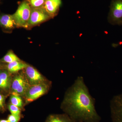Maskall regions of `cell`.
I'll return each instance as SVG.
<instances>
[{
	"mask_svg": "<svg viewBox=\"0 0 122 122\" xmlns=\"http://www.w3.org/2000/svg\"><path fill=\"white\" fill-rule=\"evenodd\" d=\"M110 110L112 122H122V93L112 99Z\"/></svg>",
	"mask_w": 122,
	"mask_h": 122,
	"instance_id": "obj_7",
	"label": "cell"
},
{
	"mask_svg": "<svg viewBox=\"0 0 122 122\" xmlns=\"http://www.w3.org/2000/svg\"><path fill=\"white\" fill-rule=\"evenodd\" d=\"M12 77L11 74L6 69H0V91L8 92L11 90Z\"/></svg>",
	"mask_w": 122,
	"mask_h": 122,
	"instance_id": "obj_9",
	"label": "cell"
},
{
	"mask_svg": "<svg viewBox=\"0 0 122 122\" xmlns=\"http://www.w3.org/2000/svg\"><path fill=\"white\" fill-rule=\"evenodd\" d=\"M107 20L111 25H122V0L112 1Z\"/></svg>",
	"mask_w": 122,
	"mask_h": 122,
	"instance_id": "obj_5",
	"label": "cell"
},
{
	"mask_svg": "<svg viewBox=\"0 0 122 122\" xmlns=\"http://www.w3.org/2000/svg\"><path fill=\"white\" fill-rule=\"evenodd\" d=\"M0 27L5 32H10L17 27L12 15L1 14H0Z\"/></svg>",
	"mask_w": 122,
	"mask_h": 122,
	"instance_id": "obj_10",
	"label": "cell"
},
{
	"mask_svg": "<svg viewBox=\"0 0 122 122\" xmlns=\"http://www.w3.org/2000/svg\"><path fill=\"white\" fill-rule=\"evenodd\" d=\"M30 86L25 74L18 73L12 78L11 87L12 94L25 97Z\"/></svg>",
	"mask_w": 122,
	"mask_h": 122,
	"instance_id": "obj_3",
	"label": "cell"
},
{
	"mask_svg": "<svg viewBox=\"0 0 122 122\" xmlns=\"http://www.w3.org/2000/svg\"><path fill=\"white\" fill-rule=\"evenodd\" d=\"M25 69L24 73L30 85H37L49 81L33 66L28 65Z\"/></svg>",
	"mask_w": 122,
	"mask_h": 122,
	"instance_id": "obj_8",
	"label": "cell"
},
{
	"mask_svg": "<svg viewBox=\"0 0 122 122\" xmlns=\"http://www.w3.org/2000/svg\"><path fill=\"white\" fill-rule=\"evenodd\" d=\"M3 68V65H2V62L0 61V69H3V68Z\"/></svg>",
	"mask_w": 122,
	"mask_h": 122,
	"instance_id": "obj_21",
	"label": "cell"
},
{
	"mask_svg": "<svg viewBox=\"0 0 122 122\" xmlns=\"http://www.w3.org/2000/svg\"></svg>",
	"mask_w": 122,
	"mask_h": 122,
	"instance_id": "obj_22",
	"label": "cell"
},
{
	"mask_svg": "<svg viewBox=\"0 0 122 122\" xmlns=\"http://www.w3.org/2000/svg\"><path fill=\"white\" fill-rule=\"evenodd\" d=\"M6 96L0 93V110L4 111L5 109Z\"/></svg>",
	"mask_w": 122,
	"mask_h": 122,
	"instance_id": "obj_19",
	"label": "cell"
},
{
	"mask_svg": "<svg viewBox=\"0 0 122 122\" xmlns=\"http://www.w3.org/2000/svg\"><path fill=\"white\" fill-rule=\"evenodd\" d=\"M61 4V0H45L43 8L51 17L53 18L58 13Z\"/></svg>",
	"mask_w": 122,
	"mask_h": 122,
	"instance_id": "obj_11",
	"label": "cell"
},
{
	"mask_svg": "<svg viewBox=\"0 0 122 122\" xmlns=\"http://www.w3.org/2000/svg\"><path fill=\"white\" fill-rule=\"evenodd\" d=\"M52 18L44 8H32L30 17L28 23V29L38 25Z\"/></svg>",
	"mask_w": 122,
	"mask_h": 122,
	"instance_id": "obj_6",
	"label": "cell"
},
{
	"mask_svg": "<svg viewBox=\"0 0 122 122\" xmlns=\"http://www.w3.org/2000/svg\"><path fill=\"white\" fill-rule=\"evenodd\" d=\"M45 122H73L65 113L50 115Z\"/></svg>",
	"mask_w": 122,
	"mask_h": 122,
	"instance_id": "obj_13",
	"label": "cell"
},
{
	"mask_svg": "<svg viewBox=\"0 0 122 122\" xmlns=\"http://www.w3.org/2000/svg\"><path fill=\"white\" fill-rule=\"evenodd\" d=\"M95 103L83 77L78 76L66 92L61 107L73 122H100Z\"/></svg>",
	"mask_w": 122,
	"mask_h": 122,
	"instance_id": "obj_1",
	"label": "cell"
},
{
	"mask_svg": "<svg viewBox=\"0 0 122 122\" xmlns=\"http://www.w3.org/2000/svg\"><path fill=\"white\" fill-rule=\"evenodd\" d=\"M21 61L20 59L11 50L9 51L1 59H0L1 62L7 63V64L15 61Z\"/></svg>",
	"mask_w": 122,
	"mask_h": 122,
	"instance_id": "obj_14",
	"label": "cell"
},
{
	"mask_svg": "<svg viewBox=\"0 0 122 122\" xmlns=\"http://www.w3.org/2000/svg\"><path fill=\"white\" fill-rule=\"evenodd\" d=\"M21 116V115H16L11 114L8 116L7 120L9 122H19Z\"/></svg>",
	"mask_w": 122,
	"mask_h": 122,
	"instance_id": "obj_18",
	"label": "cell"
},
{
	"mask_svg": "<svg viewBox=\"0 0 122 122\" xmlns=\"http://www.w3.org/2000/svg\"><path fill=\"white\" fill-rule=\"evenodd\" d=\"M8 108L12 114L16 115H21V109L16 106L10 104L8 106Z\"/></svg>",
	"mask_w": 122,
	"mask_h": 122,
	"instance_id": "obj_17",
	"label": "cell"
},
{
	"mask_svg": "<svg viewBox=\"0 0 122 122\" xmlns=\"http://www.w3.org/2000/svg\"><path fill=\"white\" fill-rule=\"evenodd\" d=\"M31 8H38L44 7L45 0H28Z\"/></svg>",
	"mask_w": 122,
	"mask_h": 122,
	"instance_id": "obj_16",
	"label": "cell"
},
{
	"mask_svg": "<svg viewBox=\"0 0 122 122\" xmlns=\"http://www.w3.org/2000/svg\"><path fill=\"white\" fill-rule=\"evenodd\" d=\"M28 65L21 61H15L7 64L5 69L11 74L16 73L20 71L25 69Z\"/></svg>",
	"mask_w": 122,
	"mask_h": 122,
	"instance_id": "obj_12",
	"label": "cell"
},
{
	"mask_svg": "<svg viewBox=\"0 0 122 122\" xmlns=\"http://www.w3.org/2000/svg\"><path fill=\"white\" fill-rule=\"evenodd\" d=\"M10 101L11 104L16 106L20 109L23 108L24 104L21 97L18 95L11 94L10 97Z\"/></svg>",
	"mask_w": 122,
	"mask_h": 122,
	"instance_id": "obj_15",
	"label": "cell"
},
{
	"mask_svg": "<svg viewBox=\"0 0 122 122\" xmlns=\"http://www.w3.org/2000/svg\"><path fill=\"white\" fill-rule=\"evenodd\" d=\"M31 10L32 8L28 0L24 1L20 4L15 13L12 15L17 27L28 29Z\"/></svg>",
	"mask_w": 122,
	"mask_h": 122,
	"instance_id": "obj_2",
	"label": "cell"
},
{
	"mask_svg": "<svg viewBox=\"0 0 122 122\" xmlns=\"http://www.w3.org/2000/svg\"><path fill=\"white\" fill-rule=\"evenodd\" d=\"M0 122H9L7 120L2 119V120H0Z\"/></svg>",
	"mask_w": 122,
	"mask_h": 122,
	"instance_id": "obj_20",
	"label": "cell"
},
{
	"mask_svg": "<svg viewBox=\"0 0 122 122\" xmlns=\"http://www.w3.org/2000/svg\"><path fill=\"white\" fill-rule=\"evenodd\" d=\"M51 86L50 81L37 85H30L25 95V103H29L46 93Z\"/></svg>",
	"mask_w": 122,
	"mask_h": 122,
	"instance_id": "obj_4",
	"label": "cell"
}]
</instances>
